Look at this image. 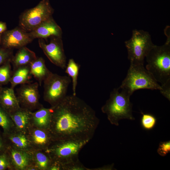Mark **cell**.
<instances>
[{
	"label": "cell",
	"mask_w": 170,
	"mask_h": 170,
	"mask_svg": "<svg viewBox=\"0 0 170 170\" xmlns=\"http://www.w3.org/2000/svg\"><path fill=\"white\" fill-rule=\"evenodd\" d=\"M62 170H89V168L86 167L79 160L63 165Z\"/></svg>",
	"instance_id": "27"
},
{
	"label": "cell",
	"mask_w": 170,
	"mask_h": 170,
	"mask_svg": "<svg viewBox=\"0 0 170 170\" xmlns=\"http://www.w3.org/2000/svg\"><path fill=\"white\" fill-rule=\"evenodd\" d=\"M3 134L7 146L29 152L33 150L26 133L15 130Z\"/></svg>",
	"instance_id": "15"
},
{
	"label": "cell",
	"mask_w": 170,
	"mask_h": 170,
	"mask_svg": "<svg viewBox=\"0 0 170 170\" xmlns=\"http://www.w3.org/2000/svg\"><path fill=\"white\" fill-rule=\"evenodd\" d=\"M53 12L49 0H42L35 7L21 14L19 22L20 27L26 31H31L52 17Z\"/></svg>",
	"instance_id": "8"
},
{
	"label": "cell",
	"mask_w": 170,
	"mask_h": 170,
	"mask_svg": "<svg viewBox=\"0 0 170 170\" xmlns=\"http://www.w3.org/2000/svg\"><path fill=\"white\" fill-rule=\"evenodd\" d=\"M1 34H0V44L1 43Z\"/></svg>",
	"instance_id": "36"
},
{
	"label": "cell",
	"mask_w": 170,
	"mask_h": 170,
	"mask_svg": "<svg viewBox=\"0 0 170 170\" xmlns=\"http://www.w3.org/2000/svg\"><path fill=\"white\" fill-rule=\"evenodd\" d=\"M48 130L54 141H89L99 122L94 110L76 95H68L50 107Z\"/></svg>",
	"instance_id": "1"
},
{
	"label": "cell",
	"mask_w": 170,
	"mask_h": 170,
	"mask_svg": "<svg viewBox=\"0 0 170 170\" xmlns=\"http://www.w3.org/2000/svg\"><path fill=\"white\" fill-rule=\"evenodd\" d=\"M7 25L5 23L0 22V34L3 33L7 30Z\"/></svg>",
	"instance_id": "34"
},
{
	"label": "cell",
	"mask_w": 170,
	"mask_h": 170,
	"mask_svg": "<svg viewBox=\"0 0 170 170\" xmlns=\"http://www.w3.org/2000/svg\"><path fill=\"white\" fill-rule=\"evenodd\" d=\"M5 152L12 170H26L29 166L33 164L32 152L7 146Z\"/></svg>",
	"instance_id": "12"
},
{
	"label": "cell",
	"mask_w": 170,
	"mask_h": 170,
	"mask_svg": "<svg viewBox=\"0 0 170 170\" xmlns=\"http://www.w3.org/2000/svg\"><path fill=\"white\" fill-rule=\"evenodd\" d=\"M12 170V169L8 157L5 152L0 155V170Z\"/></svg>",
	"instance_id": "30"
},
{
	"label": "cell",
	"mask_w": 170,
	"mask_h": 170,
	"mask_svg": "<svg viewBox=\"0 0 170 170\" xmlns=\"http://www.w3.org/2000/svg\"><path fill=\"white\" fill-rule=\"evenodd\" d=\"M49 170H62V167L60 164L52 161Z\"/></svg>",
	"instance_id": "33"
},
{
	"label": "cell",
	"mask_w": 170,
	"mask_h": 170,
	"mask_svg": "<svg viewBox=\"0 0 170 170\" xmlns=\"http://www.w3.org/2000/svg\"><path fill=\"white\" fill-rule=\"evenodd\" d=\"M29 33L33 39L36 38L45 39L52 36L61 37L62 34L61 28L52 17Z\"/></svg>",
	"instance_id": "14"
},
{
	"label": "cell",
	"mask_w": 170,
	"mask_h": 170,
	"mask_svg": "<svg viewBox=\"0 0 170 170\" xmlns=\"http://www.w3.org/2000/svg\"><path fill=\"white\" fill-rule=\"evenodd\" d=\"M0 105L9 113L20 107L13 88H3L0 93Z\"/></svg>",
	"instance_id": "17"
},
{
	"label": "cell",
	"mask_w": 170,
	"mask_h": 170,
	"mask_svg": "<svg viewBox=\"0 0 170 170\" xmlns=\"http://www.w3.org/2000/svg\"><path fill=\"white\" fill-rule=\"evenodd\" d=\"M120 89L119 87L114 88L101 108L102 111L106 114L110 123L117 126L121 120H135L132 114L133 104L130 100V96Z\"/></svg>",
	"instance_id": "3"
},
{
	"label": "cell",
	"mask_w": 170,
	"mask_h": 170,
	"mask_svg": "<svg viewBox=\"0 0 170 170\" xmlns=\"http://www.w3.org/2000/svg\"><path fill=\"white\" fill-rule=\"evenodd\" d=\"M31 153L33 164L39 170H49L52 161L48 154L40 150H34Z\"/></svg>",
	"instance_id": "22"
},
{
	"label": "cell",
	"mask_w": 170,
	"mask_h": 170,
	"mask_svg": "<svg viewBox=\"0 0 170 170\" xmlns=\"http://www.w3.org/2000/svg\"><path fill=\"white\" fill-rule=\"evenodd\" d=\"M51 115V108L42 106L35 112H31V125L39 128L48 129Z\"/></svg>",
	"instance_id": "18"
},
{
	"label": "cell",
	"mask_w": 170,
	"mask_h": 170,
	"mask_svg": "<svg viewBox=\"0 0 170 170\" xmlns=\"http://www.w3.org/2000/svg\"><path fill=\"white\" fill-rule=\"evenodd\" d=\"M3 88V87H2V86L0 85V93L1 92V91L2 89Z\"/></svg>",
	"instance_id": "35"
},
{
	"label": "cell",
	"mask_w": 170,
	"mask_h": 170,
	"mask_svg": "<svg viewBox=\"0 0 170 170\" xmlns=\"http://www.w3.org/2000/svg\"><path fill=\"white\" fill-rule=\"evenodd\" d=\"M142 116L141 119V124L143 128L147 130L152 129L155 126L157 120L153 115L149 113L142 112Z\"/></svg>",
	"instance_id": "26"
},
{
	"label": "cell",
	"mask_w": 170,
	"mask_h": 170,
	"mask_svg": "<svg viewBox=\"0 0 170 170\" xmlns=\"http://www.w3.org/2000/svg\"><path fill=\"white\" fill-rule=\"evenodd\" d=\"M0 126L3 129L4 133L15 130L13 121L9 113L0 105Z\"/></svg>",
	"instance_id": "24"
},
{
	"label": "cell",
	"mask_w": 170,
	"mask_h": 170,
	"mask_svg": "<svg viewBox=\"0 0 170 170\" xmlns=\"http://www.w3.org/2000/svg\"><path fill=\"white\" fill-rule=\"evenodd\" d=\"M161 94L169 101L170 100V80L161 86Z\"/></svg>",
	"instance_id": "31"
},
{
	"label": "cell",
	"mask_w": 170,
	"mask_h": 170,
	"mask_svg": "<svg viewBox=\"0 0 170 170\" xmlns=\"http://www.w3.org/2000/svg\"><path fill=\"white\" fill-rule=\"evenodd\" d=\"M89 142L88 140H59L53 141L47 149V153L52 161L62 166L76 161L82 148Z\"/></svg>",
	"instance_id": "5"
},
{
	"label": "cell",
	"mask_w": 170,
	"mask_h": 170,
	"mask_svg": "<svg viewBox=\"0 0 170 170\" xmlns=\"http://www.w3.org/2000/svg\"><path fill=\"white\" fill-rule=\"evenodd\" d=\"M170 152V141L160 142L157 150L158 153L162 156H165Z\"/></svg>",
	"instance_id": "29"
},
{
	"label": "cell",
	"mask_w": 170,
	"mask_h": 170,
	"mask_svg": "<svg viewBox=\"0 0 170 170\" xmlns=\"http://www.w3.org/2000/svg\"><path fill=\"white\" fill-rule=\"evenodd\" d=\"M26 133L33 150H45L54 141L48 129L39 128L31 125Z\"/></svg>",
	"instance_id": "13"
},
{
	"label": "cell",
	"mask_w": 170,
	"mask_h": 170,
	"mask_svg": "<svg viewBox=\"0 0 170 170\" xmlns=\"http://www.w3.org/2000/svg\"><path fill=\"white\" fill-rule=\"evenodd\" d=\"M50 37L48 43H46L43 39L39 38V46L51 63L64 69L67 65L61 37L55 36Z\"/></svg>",
	"instance_id": "9"
},
{
	"label": "cell",
	"mask_w": 170,
	"mask_h": 170,
	"mask_svg": "<svg viewBox=\"0 0 170 170\" xmlns=\"http://www.w3.org/2000/svg\"><path fill=\"white\" fill-rule=\"evenodd\" d=\"M7 147L3 132L0 131V155L5 152Z\"/></svg>",
	"instance_id": "32"
},
{
	"label": "cell",
	"mask_w": 170,
	"mask_h": 170,
	"mask_svg": "<svg viewBox=\"0 0 170 170\" xmlns=\"http://www.w3.org/2000/svg\"><path fill=\"white\" fill-rule=\"evenodd\" d=\"M33 40L29 32L20 27H17L3 33L0 44L3 48L11 50L25 46Z\"/></svg>",
	"instance_id": "11"
},
{
	"label": "cell",
	"mask_w": 170,
	"mask_h": 170,
	"mask_svg": "<svg viewBox=\"0 0 170 170\" xmlns=\"http://www.w3.org/2000/svg\"><path fill=\"white\" fill-rule=\"evenodd\" d=\"M12 56L10 49L0 47V66L11 60Z\"/></svg>",
	"instance_id": "28"
},
{
	"label": "cell",
	"mask_w": 170,
	"mask_h": 170,
	"mask_svg": "<svg viewBox=\"0 0 170 170\" xmlns=\"http://www.w3.org/2000/svg\"><path fill=\"white\" fill-rule=\"evenodd\" d=\"M35 53L25 46L19 48L11 60L14 70L23 66L29 65L37 58Z\"/></svg>",
	"instance_id": "19"
},
{
	"label": "cell",
	"mask_w": 170,
	"mask_h": 170,
	"mask_svg": "<svg viewBox=\"0 0 170 170\" xmlns=\"http://www.w3.org/2000/svg\"><path fill=\"white\" fill-rule=\"evenodd\" d=\"M31 111L20 107L9 113L15 130L27 133L28 128L31 125Z\"/></svg>",
	"instance_id": "16"
},
{
	"label": "cell",
	"mask_w": 170,
	"mask_h": 170,
	"mask_svg": "<svg viewBox=\"0 0 170 170\" xmlns=\"http://www.w3.org/2000/svg\"><path fill=\"white\" fill-rule=\"evenodd\" d=\"M71 80L69 76H61L51 72L43 81L44 100L54 106L67 95Z\"/></svg>",
	"instance_id": "7"
},
{
	"label": "cell",
	"mask_w": 170,
	"mask_h": 170,
	"mask_svg": "<svg viewBox=\"0 0 170 170\" xmlns=\"http://www.w3.org/2000/svg\"><path fill=\"white\" fill-rule=\"evenodd\" d=\"M39 84L37 82L22 84L17 90V97L20 107L31 111L43 106L39 102Z\"/></svg>",
	"instance_id": "10"
},
{
	"label": "cell",
	"mask_w": 170,
	"mask_h": 170,
	"mask_svg": "<svg viewBox=\"0 0 170 170\" xmlns=\"http://www.w3.org/2000/svg\"><path fill=\"white\" fill-rule=\"evenodd\" d=\"M130 64H144L145 56L154 45L149 33L143 30L133 31L131 38L125 42Z\"/></svg>",
	"instance_id": "6"
},
{
	"label": "cell",
	"mask_w": 170,
	"mask_h": 170,
	"mask_svg": "<svg viewBox=\"0 0 170 170\" xmlns=\"http://www.w3.org/2000/svg\"><path fill=\"white\" fill-rule=\"evenodd\" d=\"M146 69L161 85L170 80V39L163 45H154L147 54Z\"/></svg>",
	"instance_id": "2"
},
{
	"label": "cell",
	"mask_w": 170,
	"mask_h": 170,
	"mask_svg": "<svg viewBox=\"0 0 170 170\" xmlns=\"http://www.w3.org/2000/svg\"><path fill=\"white\" fill-rule=\"evenodd\" d=\"M130 96L140 89L152 90L161 89L152 75L144 67V64H130L126 76L119 87Z\"/></svg>",
	"instance_id": "4"
},
{
	"label": "cell",
	"mask_w": 170,
	"mask_h": 170,
	"mask_svg": "<svg viewBox=\"0 0 170 170\" xmlns=\"http://www.w3.org/2000/svg\"><path fill=\"white\" fill-rule=\"evenodd\" d=\"M80 65L76 63L73 59H70L65 68V72L72 80L73 94L76 95V89L77 84V79Z\"/></svg>",
	"instance_id": "23"
},
{
	"label": "cell",
	"mask_w": 170,
	"mask_h": 170,
	"mask_svg": "<svg viewBox=\"0 0 170 170\" xmlns=\"http://www.w3.org/2000/svg\"><path fill=\"white\" fill-rule=\"evenodd\" d=\"M29 66L31 74L37 81L40 86L51 73L47 67L45 60L42 57L37 58Z\"/></svg>",
	"instance_id": "20"
},
{
	"label": "cell",
	"mask_w": 170,
	"mask_h": 170,
	"mask_svg": "<svg viewBox=\"0 0 170 170\" xmlns=\"http://www.w3.org/2000/svg\"><path fill=\"white\" fill-rule=\"evenodd\" d=\"M31 75L29 65L20 67L14 70L9 82L11 88L14 89L18 84L30 83Z\"/></svg>",
	"instance_id": "21"
},
{
	"label": "cell",
	"mask_w": 170,
	"mask_h": 170,
	"mask_svg": "<svg viewBox=\"0 0 170 170\" xmlns=\"http://www.w3.org/2000/svg\"><path fill=\"white\" fill-rule=\"evenodd\" d=\"M9 60L0 66V85L7 84L9 82L12 73Z\"/></svg>",
	"instance_id": "25"
}]
</instances>
